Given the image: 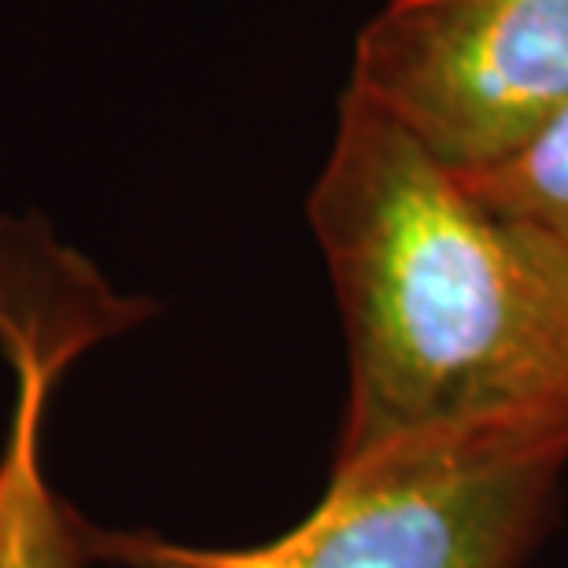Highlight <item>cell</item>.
Instances as JSON below:
<instances>
[{
	"instance_id": "5b68a950",
	"label": "cell",
	"mask_w": 568,
	"mask_h": 568,
	"mask_svg": "<svg viewBox=\"0 0 568 568\" xmlns=\"http://www.w3.org/2000/svg\"><path fill=\"white\" fill-rule=\"evenodd\" d=\"M462 181L491 211L568 252V104L520 152Z\"/></svg>"
},
{
	"instance_id": "277c9868",
	"label": "cell",
	"mask_w": 568,
	"mask_h": 568,
	"mask_svg": "<svg viewBox=\"0 0 568 568\" xmlns=\"http://www.w3.org/2000/svg\"><path fill=\"white\" fill-rule=\"evenodd\" d=\"M152 311V300L111 288L41 219H0V347L16 373L0 458V568H85L89 525L44 480V410L82 351Z\"/></svg>"
},
{
	"instance_id": "6da1fadb",
	"label": "cell",
	"mask_w": 568,
	"mask_h": 568,
	"mask_svg": "<svg viewBox=\"0 0 568 568\" xmlns=\"http://www.w3.org/2000/svg\"><path fill=\"white\" fill-rule=\"evenodd\" d=\"M306 219L347 336L333 469L447 443H568V252L347 89Z\"/></svg>"
},
{
	"instance_id": "3957f363",
	"label": "cell",
	"mask_w": 568,
	"mask_h": 568,
	"mask_svg": "<svg viewBox=\"0 0 568 568\" xmlns=\"http://www.w3.org/2000/svg\"><path fill=\"white\" fill-rule=\"evenodd\" d=\"M347 93L458 174L495 166L568 104V0H384Z\"/></svg>"
},
{
	"instance_id": "7a4b0ae2",
	"label": "cell",
	"mask_w": 568,
	"mask_h": 568,
	"mask_svg": "<svg viewBox=\"0 0 568 568\" xmlns=\"http://www.w3.org/2000/svg\"><path fill=\"white\" fill-rule=\"evenodd\" d=\"M568 443L414 447L328 473L300 525L255 547H189L89 528V558L122 568H517L547 525Z\"/></svg>"
}]
</instances>
